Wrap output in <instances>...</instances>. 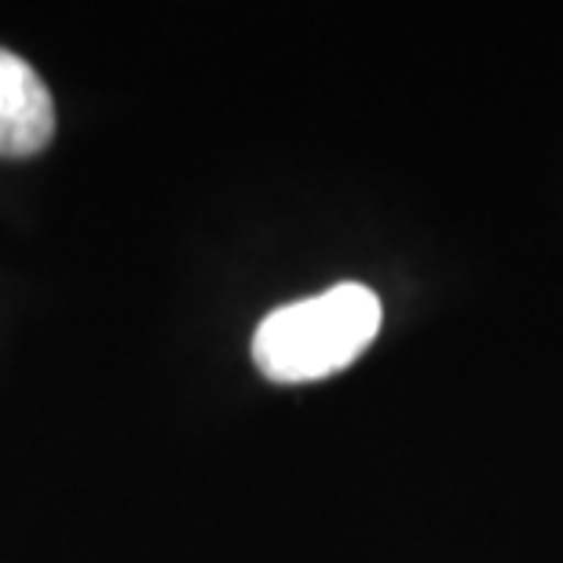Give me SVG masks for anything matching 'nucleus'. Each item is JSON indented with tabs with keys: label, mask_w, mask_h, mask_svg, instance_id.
I'll return each mask as SVG.
<instances>
[{
	"label": "nucleus",
	"mask_w": 563,
	"mask_h": 563,
	"mask_svg": "<svg viewBox=\"0 0 563 563\" xmlns=\"http://www.w3.org/2000/svg\"><path fill=\"white\" fill-rule=\"evenodd\" d=\"M377 330V292L358 282H344L267 314L253 336V363L267 380L303 385L352 366L374 344Z\"/></svg>",
	"instance_id": "nucleus-1"
},
{
	"label": "nucleus",
	"mask_w": 563,
	"mask_h": 563,
	"mask_svg": "<svg viewBox=\"0 0 563 563\" xmlns=\"http://www.w3.org/2000/svg\"><path fill=\"white\" fill-rule=\"evenodd\" d=\"M55 136V103L22 55L0 48V157H33Z\"/></svg>",
	"instance_id": "nucleus-2"
}]
</instances>
